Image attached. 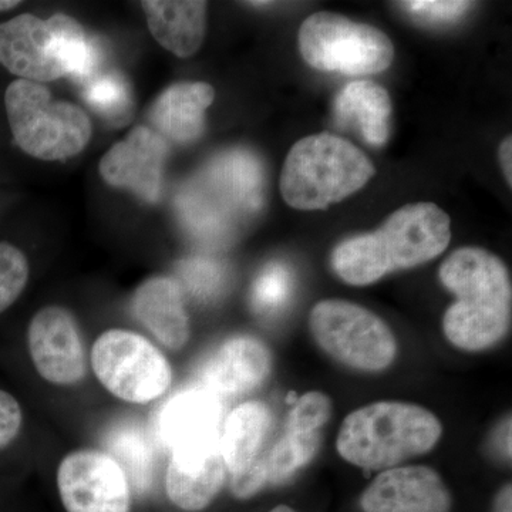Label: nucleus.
Segmentation results:
<instances>
[{
	"instance_id": "nucleus-15",
	"label": "nucleus",
	"mask_w": 512,
	"mask_h": 512,
	"mask_svg": "<svg viewBox=\"0 0 512 512\" xmlns=\"http://www.w3.org/2000/svg\"><path fill=\"white\" fill-rule=\"evenodd\" d=\"M360 507L363 512H450L451 494L433 468L393 467L363 491Z\"/></svg>"
},
{
	"instance_id": "nucleus-9",
	"label": "nucleus",
	"mask_w": 512,
	"mask_h": 512,
	"mask_svg": "<svg viewBox=\"0 0 512 512\" xmlns=\"http://www.w3.org/2000/svg\"><path fill=\"white\" fill-rule=\"evenodd\" d=\"M332 410V400L326 393L308 392L299 397L286 417L279 439L254 466L231 478L232 494L239 500H248L269 485L284 483L308 466L318 453L320 433Z\"/></svg>"
},
{
	"instance_id": "nucleus-3",
	"label": "nucleus",
	"mask_w": 512,
	"mask_h": 512,
	"mask_svg": "<svg viewBox=\"0 0 512 512\" xmlns=\"http://www.w3.org/2000/svg\"><path fill=\"white\" fill-rule=\"evenodd\" d=\"M441 434L439 417L420 404L376 402L345 417L336 450L352 466L384 471L430 453Z\"/></svg>"
},
{
	"instance_id": "nucleus-7",
	"label": "nucleus",
	"mask_w": 512,
	"mask_h": 512,
	"mask_svg": "<svg viewBox=\"0 0 512 512\" xmlns=\"http://www.w3.org/2000/svg\"><path fill=\"white\" fill-rule=\"evenodd\" d=\"M309 328L316 345L340 365L360 372L389 369L397 355L392 329L382 318L342 299H326L313 306Z\"/></svg>"
},
{
	"instance_id": "nucleus-34",
	"label": "nucleus",
	"mask_w": 512,
	"mask_h": 512,
	"mask_svg": "<svg viewBox=\"0 0 512 512\" xmlns=\"http://www.w3.org/2000/svg\"><path fill=\"white\" fill-rule=\"evenodd\" d=\"M19 5L18 0H0V12H8V10L15 9Z\"/></svg>"
},
{
	"instance_id": "nucleus-20",
	"label": "nucleus",
	"mask_w": 512,
	"mask_h": 512,
	"mask_svg": "<svg viewBox=\"0 0 512 512\" xmlns=\"http://www.w3.org/2000/svg\"><path fill=\"white\" fill-rule=\"evenodd\" d=\"M215 99L211 84L184 82L165 89L151 109V121L161 137L191 144L204 133L205 111Z\"/></svg>"
},
{
	"instance_id": "nucleus-8",
	"label": "nucleus",
	"mask_w": 512,
	"mask_h": 512,
	"mask_svg": "<svg viewBox=\"0 0 512 512\" xmlns=\"http://www.w3.org/2000/svg\"><path fill=\"white\" fill-rule=\"evenodd\" d=\"M299 50L313 69L346 76L384 72L394 59L392 40L382 30L330 12L302 23Z\"/></svg>"
},
{
	"instance_id": "nucleus-12",
	"label": "nucleus",
	"mask_w": 512,
	"mask_h": 512,
	"mask_svg": "<svg viewBox=\"0 0 512 512\" xmlns=\"http://www.w3.org/2000/svg\"><path fill=\"white\" fill-rule=\"evenodd\" d=\"M30 357L37 373L57 386H73L87 372L79 326L69 311L46 306L33 316L28 330Z\"/></svg>"
},
{
	"instance_id": "nucleus-19",
	"label": "nucleus",
	"mask_w": 512,
	"mask_h": 512,
	"mask_svg": "<svg viewBox=\"0 0 512 512\" xmlns=\"http://www.w3.org/2000/svg\"><path fill=\"white\" fill-rule=\"evenodd\" d=\"M151 35L168 52L187 59L200 50L207 32V2L144 0Z\"/></svg>"
},
{
	"instance_id": "nucleus-31",
	"label": "nucleus",
	"mask_w": 512,
	"mask_h": 512,
	"mask_svg": "<svg viewBox=\"0 0 512 512\" xmlns=\"http://www.w3.org/2000/svg\"><path fill=\"white\" fill-rule=\"evenodd\" d=\"M498 154H500V163L501 167H503L505 180H507L508 185L512 184V138L508 136L504 138L503 143H501L500 150H498Z\"/></svg>"
},
{
	"instance_id": "nucleus-21",
	"label": "nucleus",
	"mask_w": 512,
	"mask_h": 512,
	"mask_svg": "<svg viewBox=\"0 0 512 512\" xmlns=\"http://www.w3.org/2000/svg\"><path fill=\"white\" fill-rule=\"evenodd\" d=\"M272 423L271 409L262 402L241 404L225 417L220 450L228 476H241L264 454Z\"/></svg>"
},
{
	"instance_id": "nucleus-17",
	"label": "nucleus",
	"mask_w": 512,
	"mask_h": 512,
	"mask_svg": "<svg viewBox=\"0 0 512 512\" xmlns=\"http://www.w3.org/2000/svg\"><path fill=\"white\" fill-rule=\"evenodd\" d=\"M228 477L220 447L175 451L165 477L171 503L188 512L202 511L215 500Z\"/></svg>"
},
{
	"instance_id": "nucleus-30",
	"label": "nucleus",
	"mask_w": 512,
	"mask_h": 512,
	"mask_svg": "<svg viewBox=\"0 0 512 512\" xmlns=\"http://www.w3.org/2000/svg\"><path fill=\"white\" fill-rule=\"evenodd\" d=\"M23 424L22 407L12 394L0 390V450L19 436Z\"/></svg>"
},
{
	"instance_id": "nucleus-13",
	"label": "nucleus",
	"mask_w": 512,
	"mask_h": 512,
	"mask_svg": "<svg viewBox=\"0 0 512 512\" xmlns=\"http://www.w3.org/2000/svg\"><path fill=\"white\" fill-rule=\"evenodd\" d=\"M224 420L221 397L204 387L184 390L158 412L157 439L171 453L220 447Z\"/></svg>"
},
{
	"instance_id": "nucleus-18",
	"label": "nucleus",
	"mask_w": 512,
	"mask_h": 512,
	"mask_svg": "<svg viewBox=\"0 0 512 512\" xmlns=\"http://www.w3.org/2000/svg\"><path fill=\"white\" fill-rule=\"evenodd\" d=\"M131 312L165 348L180 350L190 339V318L180 284L165 276L147 279L131 301Z\"/></svg>"
},
{
	"instance_id": "nucleus-10",
	"label": "nucleus",
	"mask_w": 512,
	"mask_h": 512,
	"mask_svg": "<svg viewBox=\"0 0 512 512\" xmlns=\"http://www.w3.org/2000/svg\"><path fill=\"white\" fill-rule=\"evenodd\" d=\"M94 375L107 390L128 403H150L173 382V369L146 338L130 330L111 329L92 349Z\"/></svg>"
},
{
	"instance_id": "nucleus-23",
	"label": "nucleus",
	"mask_w": 512,
	"mask_h": 512,
	"mask_svg": "<svg viewBox=\"0 0 512 512\" xmlns=\"http://www.w3.org/2000/svg\"><path fill=\"white\" fill-rule=\"evenodd\" d=\"M107 454L126 474L137 494H146L153 484L154 451L146 431L136 423H123L107 434Z\"/></svg>"
},
{
	"instance_id": "nucleus-27",
	"label": "nucleus",
	"mask_w": 512,
	"mask_h": 512,
	"mask_svg": "<svg viewBox=\"0 0 512 512\" xmlns=\"http://www.w3.org/2000/svg\"><path fill=\"white\" fill-rule=\"evenodd\" d=\"M86 99L94 109L110 119H126L130 110L127 86L117 74H106L90 80Z\"/></svg>"
},
{
	"instance_id": "nucleus-26",
	"label": "nucleus",
	"mask_w": 512,
	"mask_h": 512,
	"mask_svg": "<svg viewBox=\"0 0 512 512\" xmlns=\"http://www.w3.org/2000/svg\"><path fill=\"white\" fill-rule=\"evenodd\" d=\"M26 255L9 242H0V313L8 311L28 285Z\"/></svg>"
},
{
	"instance_id": "nucleus-16",
	"label": "nucleus",
	"mask_w": 512,
	"mask_h": 512,
	"mask_svg": "<svg viewBox=\"0 0 512 512\" xmlns=\"http://www.w3.org/2000/svg\"><path fill=\"white\" fill-rule=\"evenodd\" d=\"M272 372V353L261 339L232 336L205 359L200 369L202 387L218 397L254 392Z\"/></svg>"
},
{
	"instance_id": "nucleus-33",
	"label": "nucleus",
	"mask_w": 512,
	"mask_h": 512,
	"mask_svg": "<svg viewBox=\"0 0 512 512\" xmlns=\"http://www.w3.org/2000/svg\"><path fill=\"white\" fill-rule=\"evenodd\" d=\"M512 511V488L511 484L504 485L497 500L494 504V512H511Z\"/></svg>"
},
{
	"instance_id": "nucleus-6",
	"label": "nucleus",
	"mask_w": 512,
	"mask_h": 512,
	"mask_svg": "<svg viewBox=\"0 0 512 512\" xmlns=\"http://www.w3.org/2000/svg\"><path fill=\"white\" fill-rule=\"evenodd\" d=\"M5 107L16 144L39 160L77 156L92 138L89 116L76 104L53 100L43 84L22 79L10 83Z\"/></svg>"
},
{
	"instance_id": "nucleus-35",
	"label": "nucleus",
	"mask_w": 512,
	"mask_h": 512,
	"mask_svg": "<svg viewBox=\"0 0 512 512\" xmlns=\"http://www.w3.org/2000/svg\"><path fill=\"white\" fill-rule=\"evenodd\" d=\"M269 512H296L295 510H292L291 507H288V505H278V507H275L274 510Z\"/></svg>"
},
{
	"instance_id": "nucleus-22",
	"label": "nucleus",
	"mask_w": 512,
	"mask_h": 512,
	"mask_svg": "<svg viewBox=\"0 0 512 512\" xmlns=\"http://www.w3.org/2000/svg\"><path fill=\"white\" fill-rule=\"evenodd\" d=\"M392 100L380 84L359 80L346 84L335 100L339 121L353 124L372 146L387 143L392 131Z\"/></svg>"
},
{
	"instance_id": "nucleus-28",
	"label": "nucleus",
	"mask_w": 512,
	"mask_h": 512,
	"mask_svg": "<svg viewBox=\"0 0 512 512\" xmlns=\"http://www.w3.org/2000/svg\"><path fill=\"white\" fill-rule=\"evenodd\" d=\"M184 285L192 295L200 299H211L221 292L225 282L224 268L211 259L194 258L180 266Z\"/></svg>"
},
{
	"instance_id": "nucleus-4",
	"label": "nucleus",
	"mask_w": 512,
	"mask_h": 512,
	"mask_svg": "<svg viewBox=\"0 0 512 512\" xmlns=\"http://www.w3.org/2000/svg\"><path fill=\"white\" fill-rule=\"evenodd\" d=\"M0 64L19 79L47 83L64 76L86 79L96 67L94 45L76 19L19 15L0 23Z\"/></svg>"
},
{
	"instance_id": "nucleus-25",
	"label": "nucleus",
	"mask_w": 512,
	"mask_h": 512,
	"mask_svg": "<svg viewBox=\"0 0 512 512\" xmlns=\"http://www.w3.org/2000/svg\"><path fill=\"white\" fill-rule=\"evenodd\" d=\"M293 275L281 262L266 265L256 276L251 289V303L261 315H275L291 301Z\"/></svg>"
},
{
	"instance_id": "nucleus-2",
	"label": "nucleus",
	"mask_w": 512,
	"mask_h": 512,
	"mask_svg": "<svg viewBox=\"0 0 512 512\" xmlns=\"http://www.w3.org/2000/svg\"><path fill=\"white\" fill-rule=\"evenodd\" d=\"M441 284L457 296L443 318L444 335L464 352H483L507 336L511 326L510 272L487 249L464 247L439 269Z\"/></svg>"
},
{
	"instance_id": "nucleus-14",
	"label": "nucleus",
	"mask_w": 512,
	"mask_h": 512,
	"mask_svg": "<svg viewBox=\"0 0 512 512\" xmlns=\"http://www.w3.org/2000/svg\"><path fill=\"white\" fill-rule=\"evenodd\" d=\"M167 154V144L160 134L147 127H137L104 154L100 174L107 184L156 202L163 188Z\"/></svg>"
},
{
	"instance_id": "nucleus-29",
	"label": "nucleus",
	"mask_w": 512,
	"mask_h": 512,
	"mask_svg": "<svg viewBox=\"0 0 512 512\" xmlns=\"http://www.w3.org/2000/svg\"><path fill=\"white\" fill-rule=\"evenodd\" d=\"M402 6L421 19L431 20V22H451V20L461 18L471 8V2L413 0V2H403Z\"/></svg>"
},
{
	"instance_id": "nucleus-32",
	"label": "nucleus",
	"mask_w": 512,
	"mask_h": 512,
	"mask_svg": "<svg viewBox=\"0 0 512 512\" xmlns=\"http://www.w3.org/2000/svg\"><path fill=\"white\" fill-rule=\"evenodd\" d=\"M497 441V450L503 454L504 458H508L510 460L511 457V419L508 417L507 420H504L503 426H501L500 431L497 433V437H495Z\"/></svg>"
},
{
	"instance_id": "nucleus-5",
	"label": "nucleus",
	"mask_w": 512,
	"mask_h": 512,
	"mask_svg": "<svg viewBox=\"0 0 512 512\" xmlns=\"http://www.w3.org/2000/svg\"><path fill=\"white\" fill-rule=\"evenodd\" d=\"M375 165L345 138L320 133L302 138L289 151L281 192L295 210H325L369 183Z\"/></svg>"
},
{
	"instance_id": "nucleus-1",
	"label": "nucleus",
	"mask_w": 512,
	"mask_h": 512,
	"mask_svg": "<svg viewBox=\"0 0 512 512\" xmlns=\"http://www.w3.org/2000/svg\"><path fill=\"white\" fill-rule=\"evenodd\" d=\"M450 241L446 212L433 202H416L394 211L376 231L340 242L333 249L332 268L346 284H375L392 272L433 261Z\"/></svg>"
},
{
	"instance_id": "nucleus-11",
	"label": "nucleus",
	"mask_w": 512,
	"mask_h": 512,
	"mask_svg": "<svg viewBox=\"0 0 512 512\" xmlns=\"http://www.w3.org/2000/svg\"><path fill=\"white\" fill-rule=\"evenodd\" d=\"M57 487L67 512H130V484L107 453L79 450L63 458Z\"/></svg>"
},
{
	"instance_id": "nucleus-24",
	"label": "nucleus",
	"mask_w": 512,
	"mask_h": 512,
	"mask_svg": "<svg viewBox=\"0 0 512 512\" xmlns=\"http://www.w3.org/2000/svg\"><path fill=\"white\" fill-rule=\"evenodd\" d=\"M212 180L238 207L254 210L261 202V168L247 153H229L212 165Z\"/></svg>"
}]
</instances>
